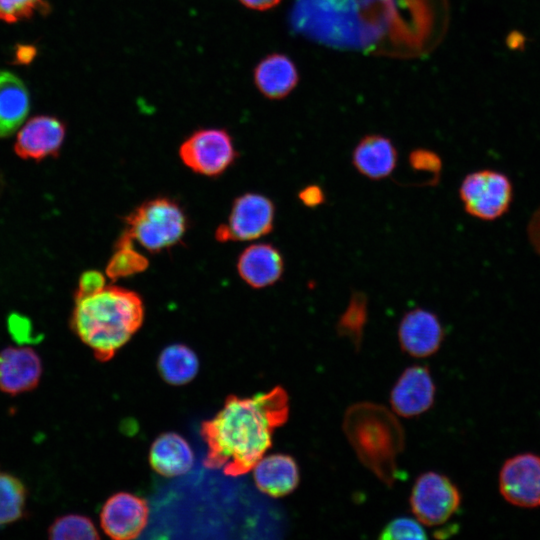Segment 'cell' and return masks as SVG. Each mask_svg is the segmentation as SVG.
Here are the masks:
<instances>
[{"label":"cell","instance_id":"44dd1931","mask_svg":"<svg viewBox=\"0 0 540 540\" xmlns=\"http://www.w3.org/2000/svg\"><path fill=\"white\" fill-rule=\"evenodd\" d=\"M158 368L165 381L173 385H183L196 376L199 361L197 355L188 346L173 344L161 352Z\"/></svg>","mask_w":540,"mask_h":540},{"label":"cell","instance_id":"603a6c76","mask_svg":"<svg viewBox=\"0 0 540 540\" xmlns=\"http://www.w3.org/2000/svg\"><path fill=\"white\" fill-rule=\"evenodd\" d=\"M367 319L368 298L363 292L353 291L347 307L337 322V332L340 336L349 339L356 349H359Z\"/></svg>","mask_w":540,"mask_h":540},{"label":"cell","instance_id":"4dcf8cb0","mask_svg":"<svg viewBox=\"0 0 540 540\" xmlns=\"http://www.w3.org/2000/svg\"><path fill=\"white\" fill-rule=\"evenodd\" d=\"M243 6L251 10L265 11L277 6L281 0H238Z\"/></svg>","mask_w":540,"mask_h":540},{"label":"cell","instance_id":"9c48e42d","mask_svg":"<svg viewBox=\"0 0 540 540\" xmlns=\"http://www.w3.org/2000/svg\"><path fill=\"white\" fill-rule=\"evenodd\" d=\"M499 489L515 506L540 507V457L526 453L507 460L499 474Z\"/></svg>","mask_w":540,"mask_h":540},{"label":"cell","instance_id":"3957f363","mask_svg":"<svg viewBox=\"0 0 540 540\" xmlns=\"http://www.w3.org/2000/svg\"><path fill=\"white\" fill-rule=\"evenodd\" d=\"M343 427L360 461L382 482L393 484L396 458L404 447V432L396 417L379 404L362 402L347 409Z\"/></svg>","mask_w":540,"mask_h":540},{"label":"cell","instance_id":"5bb4252c","mask_svg":"<svg viewBox=\"0 0 540 540\" xmlns=\"http://www.w3.org/2000/svg\"><path fill=\"white\" fill-rule=\"evenodd\" d=\"M42 364L28 347H9L0 352V389L18 394L33 389L39 382Z\"/></svg>","mask_w":540,"mask_h":540},{"label":"cell","instance_id":"e0dca14e","mask_svg":"<svg viewBox=\"0 0 540 540\" xmlns=\"http://www.w3.org/2000/svg\"><path fill=\"white\" fill-rule=\"evenodd\" d=\"M253 79L262 95L278 100L286 97L296 87L299 75L288 56L273 53L258 62L253 71Z\"/></svg>","mask_w":540,"mask_h":540},{"label":"cell","instance_id":"7c38bea8","mask_svg":"<svg viewBox=\"0 0 540 540\" xmlns=\"http://www.w3.org/2000/svg\"><path fill=\"white\" fill-rule=\"evenodd\" d=\"M435 384L427 367L413 365L406 368L394 384L390 403L400 416H418L431 408L435 399Z\"/></svg>","mask_w":540,"mask_h":540},{"label":"cell","instance_id":"52a82bcc","mask_svg":"<svg viewBox=\"0 0 540 540\" xmlns=\"http://www.w3.org/2000/svg\"><path fill=\"white\" fill-rule=\"evenodd\" d=\"M236 150L230 134L220 128L194 131L179 148L182 162L205 176L222 174L235 160Z\"/></svg>","mask_w":540,"mask_h":540},{"label":"cell","instance_id":"83f0119b","mask_svg":"<svg viewBox=\"0 0 540 540\" xmlns=\"http://www.w3.org/2000/svg\"><path fill=\"white\" fill-rule=\"evenodd\" d=\"M43 5V0H0V19L6 22L26 19Z\"/></svg>","mask_w":540,"mask_h":540},{"label":"cell","instance_id":"5b68a950","mask_svg":"<svg viewBox=\"0 0 540 540\" xmlns=\"http://www.w3.org/2000/svg\"><path fill=\"white\" fill-rule=\"evenodd\" d=\"M512 192L509 178L490 169L467 174L459 187V197L465 212L485 221L495 220L508 210Z\"/></svg>","mask_w":540,"mask_h":540},{"label":"cell","instance_id":"d6986e66","mask_svg":"<svg viewBox=\"0 0 540 540\" xmlns=\"http://www.w3.org/2000/svg\"><path fill=\"white\" fill-rule=\"evenodd\" d=\"M30 107L23 81L9 71H0V137L13 134L25 120Z\"/></svg>","mask_w":540,"mask_h":540},{"label":"cell","instance_id":"ba28073f","mask_svg":"<svg viewBox=\"0 0 540 540\" xmlns=\"http://www.w3.org/2000/svg\"><path fill=\"white\" fill-rule=\"evenodd\" d=\"M275 206L266 196L246 193L235 199L228 223L216 230L220 242L249 241L270 233L274 226Z\"/></svg>","mask_w":540,"mask_h":540},{"label":"cell","instance_id":"4fadbf2b","mask_svg":"<svg viewBox=\"0 0 540 540\" xmlns=\"http://www.w3.org/2000/svg\"><path fill=\"white\" fill-rule=\"evenodd\" d=\"M63 122L51 116L31 118L19 131L14 145L15 153L23 159L40 161L56 157L64 141Z\"/></svg>","mask_w":540,"mask_h":540},{"label":"cell","instance_id":"484cf974","mask_svg":"<svg viewBox=\"0 0 540 540\" xmlns=\"http://www.w3.org/2000/svg\"><path fill=\"white\" fill-rule=\"evenodd\" d=\"M379 538L384 540L426 539L427 535L418 520L397 517L382 529Z\"/></svg>","mask_w":540,"mask_h":540},{"label":"cell","instance_id":"8992f818","mask_svg":"<svg viewBox=\"0 0 540 540\" xmlns=\"http://www.w3.org/2000/svg\"><path fill=\"white\" fill-rule=\"evenodd\" d=\"M410 506L417 520L427 526L448 521L459 509L461 495L445 475L428 471L416 479L410 494Z\"/></svg>","mask_w":540,"mask_h":540},{"label":"cell","instance_id":"7a4b0ae2","mask_svg":"<svg viewBox=\"0 0 540 540\" xmlns=\"http://www.w3.org/2000/svg\"><path fill=\"white\" fill-rule=\"evenodd\" d=\"M144 306L134 291L105 286L75 297L71 326L100 361H108L141 327Z\"/></svg>","mask_w":540,"mask_h":540},{"label":"cell","instance_id":"6da1fadb","mask_svg":"<svg viewBox=\"0 0 540 540\" xmlns=\"http://www.w3.org/2000/svg\"><path fill=\"white\" fill-rule=\"evenodd\" d=\"M286 391L277 386L251 398L230 395L223 408L202 422L200 433L207 445L204 466L222 468L228 476L252 470L272 445L276 428L288 419Z\"/></svg>","mask_w":540,"mask_h":540},{"label":"cell","instance_id":"ac0fdd59","mask_svg":"<svg viewBox=\"0 0 540 540\" xmlns=\"http://www.w3.org/2000/svg\"><path fill=\"white\" fill-rule=\"evenodd\" d=\"M253 469L257 487L273 497L288 495L299 484L298 465L293 457L286 454L262 457Z\"/></svg>","mask_w":540,"mask_h":540},{"label":"cell","instance_id":"2e32d148","mask_svg":"<svg viewBox=\"0 0 540 540\" xmlns=\"http://www.w3.org/2000/svg\"><path fill=\"white\" fill-rule=\"evenodd\" d=\"M237 270L248 285L264 288L280 280L284 272V259L273 245L253 244L239 256Z\"/></svg>","mask_w":540,"mask_h":540},{"label":"cell","instance_id":"cb8c5ba5","mask_svg":"<svg viewBox=\"0 0 540 540\" xmlns=\"http://www.w3.org/2000/svg\"><path fill=\"white\" fill-rule=\"evenodd\" d=\"M25 505V489L14 476L0 472V525L18 520Z\"/></svg>","mask_w":540,"mask_h":540},{"label":"cell","instance_id":"d4e9b609","mask_svg":"<svg viewBox=\"0 0 540 540\" xmlns=\"http://www.w3.org/2000/svg\"><path fill=\"white\" fill-rule=\"evenodd\" d=\"M50 538L64 540H88L98 538L93 522L82 515H66L58 518L49 529Z\"/></svg>","mask_w":540,"mask_h":540},{"label":"cell","instance_id":"8fae6325","mask_svg":"<svg viewBox=\"0 0 540 540\" xmlns=\"http://www.w3.org/2000/svg\"><path fill=\"white\" fill-rule=\"evenodd\" d=\"M147 520L148 506L145 500L126 492L111 496L104 504L100 515L104 532L117 540L138 537Z\"/></svg>","mask_w":540,"mask_h":540},{"label":"cell","instance_id":"f1b7e54d","mask_svg":"<svg viewBox=\"0 0 540 540\" xmlns=\"http://www.w3.org/2000/svg\"><path fill=\"white\" fill-rule=\"evenodd\" d=\"M105 287V276L96 270L84 272L79 279V286L75 297L94 294Z\"/></svg>","mask_w":540,"mask_h":540},{"label":"cell","instance_id":"1f68e13d","mask_svg":"<svg viewBox=\"0 0 540 540\" xmlns=\"http://www.w3.org/2000/svg\"><path fill=\"white\" fill-rule=\"evenodd\" d=\"M529 235L535 249L540 253V209L535 213L529 225Z\"/></svg>","mask_w":540,"mask_h":540},{"label":"cell","instance_id":"f546056e","mask_svg":"<svg viewBox=\"0 0 540 540\" xmlns=\"http://www.w3.org/2000/svg\"><path fill=\"white\" fill-rule=\"evenodd\" d=\"M298 198L304 206L316 208L325 202L326 196L321 186L310 184L299 191Z\"/></svg>","mask_w":540,"mask_h":540},{"label":"cell","instance_id":"9a60e30c","mask_svg":"<svg viewBox=\"0 0 540 540\" xmlns=\"http://www.w3.org/2000/svg\"><path fill=\"white\" fill-rule=\"evenodd\" d=\"M398 152L391 139L370 134L363 137L352 152V165L362 176L372 181L389 177L397 166Z\"/></svg>","mask_w":540,"mask_h":540},{"label":"cell","instance_id":"277c9868","mask_svg":"<svg viewBox=\"0 0 540 540\" xmlns=\"http://www.w3.org/2000/svg\"><path fill=\"white\" fill-rule=\"evenodd\" d=\"M125 223L124 233L152 253L179 243L187 229L184 211L178 203L166 197L142 203L126 217Z\"/></svg>","mask_w":540,"mask_h":540},{"label":"cell","instance_id":"7402d4cb","mask_svg":"<svg viewBox=\"0 0 540 540\" xmlns=\"http://www.w3.org/2000/svg\"><path fill=\"white\" fill-rule=\"evenodd\" d=\"M133 240L124 232L115 245V252L106 267V274L112 280L129 277L147 269L148 259L136 251Z\"/></svg>","mask_w":540,"mask_h":540},{"label":"cell","instance_id":"30bf717a","mask_svg":"<svg viewBox=\"0 0 540 540\" xmlns=\"http://www.w3.org/2000/svg\"><path fill=\"white\" fill-rule=\"evenodd\" d=\"M443 325L433 311L415 307L402 316L398 326L401 349L415 358L435 354L444 340Z\"/></svg>","mask_w":540,"mask_h":540},{"label":"cell","instance_id":"4316f807","mask_svg":"<svg viewBox=\"0 0 540 540\" xmlns=\"http://www.w3.org/2000/svg\"><path fill=\"white\" fill-rule=\"evenodd\" d=\"M408 162L414 171L431 175L434 182L439 180L442 171V160L434 151L425 148L414 149L408 156Z\"/></svg>","mask_w":540,"mask_h":540},{"label":"cell","instance_id":"d6a6232c","mask_svg":"<svg viewBox=\"0 0 540 540\" xmlns=\"http://www.w3.org/2000/svg\"><path fill=\"white\" fill-rule=\"evenodd\" d=\"M24 318L14 317V323L11 322V325L14 326L12 333L15 334V337L26 338L27 335H30V325L25 324Z\"/></svg>","mask_w":540,"mask_h":540},{"label":"cell","instance_id":"ffe728a7","mask_svg":"<svg viewBox=\"0 0 540 540\" xmlns=\"http://www.w3.org/2000/svg\"><path fill=\"white\" fill-rule=\"evenodd\" d=\"M149 460L152 468L163 476H178L190 470L194 462L193 451L179 434L168 432L152 444Z\"/></svg>","mask_w":540,"mask_h":540}]
</instances>
